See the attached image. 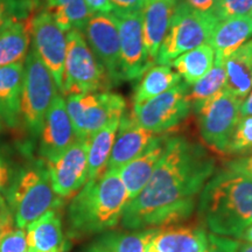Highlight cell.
Returning a JSON list of instances; mask_svg holds the SVG:
<instances>
[{
	"label": "cell",
	"instance_id": "obj_1",
	"mask_svg": "<svg viewBox=\"0 0 252 252\" xmlns=\"http://www.w3.org/2000/svg\"><path fill=\"white\" fill-rule=\"evenodd\" d=\"M214 172L215 160L201 145L185 137H168L149 182L126 204L122 226L158 228L187 220Z\"/></svg>",
	"mask_w": 252,
	"mask_h": 252
},
{
	"label": "cell",
	"instance_id": "obj_2",
	"mask_svg": "<svg viewBox=\"0 0 252 252\" xmlns=\"http://www.w3.org/2000/svg\"><path fill=\"white\" fill-rule=\"evenodd\" d=\"M197 214L214 235L239 238L252 224V179L226 167L214 172L197 198Z\"/></svg>",
	"mask_w": 252,
	"mask_h": 252
},
{
	"label": "cell",
	"instance_id": "obj_3",
	"mask_svg": "<svg viewBox=\"0 0 252 252\" xmlns=\"http://www.w3.org/2000/svg\"><path fill=\"white\" fill-rule=\"evenodd\" d=\"M128 195L118 171L88 180L68 207V234L74 238L102 234L122 219Z\"/></svg>",
	"mask_w": 252,
	"mask_h": 252
},
{
	"label": "cell",
	"instance_id": "obj_4",
	"mask_svg": "<svg viewBox=\"0 0 252 252\" xmlns=\"http://www.w3.org/2000/svg\"><path fill=\"white\" fill-rule=\"evenodd\" d=\"M6 198L13 214L14 226L21 229L62 204V198L52 187L48 168L42 159L18 171Z\"/></svg>",
	"mask_w": 252,
	"mask_h": 252
},
{
	"label": "cell",
	"instance_id": "obj_5",
	"mask_svg": "<svg viewBox=\"0 0 252 252\" xmlns=\"http://www.w3.org/2000/svg\"><path fill=\"white\" fill-rule=\"evenodd\" d=\"M219 23L212 12H200L178 1L156 63L168 65L184 53L208 43Z\"/></svg>",
	"mask_w": 252,
	"mask_h": 252
},
{
	"label": "cell",
	"instance_id": "obj_6",
	"mask_svg": "<svg viewBox=\"0 0 252 252\" xmlns=\"http://www.w3.org/2000/svg\"><path fill=\"white\" fill-rule=\"evenodd\" d=\"M58 94L52 74L31 48L24 63L21 123L32 138H39L47 111Z\"/></svg>",
	"mask_w": 252,
	"mask_h": 252
},
{
	"label": "cell",
	"instance_id": "obj_7",
	"mask_svg": "<svg viewBox=\"0 0 252 252\" xmlns=\"http://www.w3.org/2000/svg\"><path fill=\"white\" fill-rule=\"evenodd\" d=\"M111 86L105 69L94 56L83 33L76 30L68 32L67 54L60 93L69 96L105 91Z\"/></svg>",
	"mask_w": 252,
	"mask_h": 252
},
{
	"label": "cell",
	"instance_id": "obj_8",
	"mask_svg": "<svg viewBox=\"0 0 252 252\" xmlns=\"http://www.w3.org/2000/svg\"><path fill=\"white\" fill-rule=\"evenodd\" d=\"M65 105L77 140H89L112 119L121 118L125 112V99L109 91H93L69 94Z\"/></svg>",
	"mask_w": 252,
	"mask_h": 252
},
{
	"label": "cell",
	"instance_id": "obj_9",
	"mask_svg": "<svg viewBox=\"0 0 252 252\" xmlns=\"http://www.w3.org/2000/svg\"><path fill=\"white\" fill-rule=\"evenodd\" d=\"M242 102L222 89L194 110L204 143L219 152L225 153L230 138L241 119Z\"/></svg>",
	"mask_w": 252,
	"mask_h": 252
},
{
	"label": "cell",
	"instance_id": "obj_10",
	"mask_svg": "<svg viewBox=\"0 0 252 252\" xmlns=\"http://www.w3.org/2000/svg\"><path fill=\"white\" fill-rule=\"evenodd\" d=\"M188 88L187 84L181 82L152 99L133 104L132 116L140 126L157 134L171 130L180 124L190 111Z\"/></svg>",
	"mask_w": 252,
	"mask_h": 252
},
{
	"label": "cell",
	"instance_id": "obj_11",
	"mask_svg": "<svg viewBox=\"0 0 252 252\" xmlns=\"http://www.w3.org/2000/svg\"><path fill=\"white\" fill-rule=\"evenodd\" d=\"M31 37L32 48L52 74L56 87L61 91L67 54V34L43 9L31 18Z\"/></svg>",
	"mask_w": 252,
	"mask_h": 252
},
{
	"label": "cell",
	"instance_id": "obj_12",
	"mask_svg": "<svg viewBox=\"0 0 252 252\" xmlns=\"http://www.w3.org/2000/svg\"><path fill=\"white\" fill-rule=\"evenodd\" d=\"M82 33L94 56L105 69L111 84H118L124 81L118 26L113 14H93Z\"/></svg>",
	"mask_w": 252,
	"mask_h": 252
},
{
	"label": "cell",
	"instance_id": "obj_13",
	"mask_svg": "<svg viewBox=\"0 0 252 252\" xmlns=\"http://www.w3.org/2000/svg\"><path fill=\"white\" fill-rule=\"evenodd\" d=\"M111 13L118 26L123 78L137 80L153 64L145 49L141 11H112Z\"/></svg>",
	"mask_w": 252,
	"mask_h": 252
},
{
	"label": "cell",
	"instance_id": "obj_14",
	"mask_svg": "<svg viewBox=\"0 0 252 252\" xmlns=\"http://www.w3.org/2000/svg\"><path fill=\"white\" fill-rule=\"evenodd\" d=\"M45 162L55 194L61 198L70 196L88 181V140H76Z\"/></svg>",
	"mask_w": 252,
	"mask_h": 252
},
{
	"label": "cell",
	"instance_id": "obj_15",
	"mask_svg": "<svg viewBox=\"0 0 252 252\" xmlns=\"http://www.w3.org/2000/svg\"><path fill=\"white\" fill-rule=\"evenodd\" d=\"M39 138V154L43 161L58 157L77 140L61 94H56L50 104Z\"/></svg>",
	"mask_w": 252,
	"mask_h": 252
},
{
	"label": "cell",
	"instance_id": "obj_16",
	"mask_svg": "<svg viewBox=\"0 0 252 252\" xmlns=\"http://www.w3.org/2000/svg\"><path fill=\"white\" fill-rule=\"evenodd\" d=\"M157 133L138 124L132 113L122 116L106 171H119L122 167L144 152Z\"/></svg>",
	"mask_w": 252,
	"mask_h": 252
},
{
	"label": "cell",
	"instance_id": "obj_17",
	"mask_svg": "<svg viewBox=\"0 0 252 252\" xmlns=\"http://www.w3.org/2000/svg\"><path fill=\"white\" fill-rule=\"evenodd\" d=\"M167 139H168L167 134L161 133L157 135L143 153L118 171L127 191L128 201L137 196L149 182L158 162L165 153Z\"/></svg>",
	"mask_w": 252,
	"mask_h": 252
},
{
	"label": "cell",
	"instance_id": "obj_18",
	"mask_svg": "<svg viewBox=\"0 0 252 252\" xmlns=\"http://www.w3.org/2000/svg\"><path fill=\"white\" fill-rule=\"evenodd\" d=\"M176 5L178 0H146L141 9L145 49L152 63H156Z\"/></svg>",
	"mask_w": 252,
	"mask_h": 252
},
{
	"label": "cell",
	"instance_id": "obj_19",
	"mask_svg": "<svg viewBox=\"0 0 252 252\" xmlns=\"http://www.w3.org/2000/svg\"><path fill=\"white\" fill-rule=\"evenodd\" d=\"M23 82L24 64L0 67V118L8 128H17L21 123Z\"/></svg>",
	"mask_w": 252,
	"mask_h": 252
},
{
	"label": "cell",
	"instance_id": "obj_20",
	"mask_svg": "<svg viewBox=\"0 0 252 252\" xmlns=\"http://www.w3.org/2000/svg\"><path fill=\"white\" fill-rule=\"evenodd\" d=\"M31 42V19H9L0 30V67L24 64Z\"/></svg>",
	"mask_w": 252,
	"mask_h": 252
},
{
	"label": "cell",
	"instance_id": "obj_21",
	"mask_svg": "<svg viewBox=\"0 0 252 252\" xmlns=\"http://www.w3.org/2000/svg\"><path fill=\"white\" fill-rule=\"evenodd\" d=\"M27 252H63L65 247L62 220L53 209L26 228Z\"/></svg>",
	"mask_w": 252,
	"mask_h": 252
},
{
	"label": "cell",
	"instance_id": "obj_22",
	"mask_svg": "<svg viewBox=\"0 0 252 252\" xmlns=\"http://www.w3.org/2000/svg\"><path fill=\"white\" fill-rule=\"evenodd\" d=\"M252 36V17L250 14L219 21L214 28L209 45L215 52V59L224 60Z\"/></svg>",
	"mask_w": 252,
	"mask_h": 252
},
{
	"label": "cell",
	"instance_id": "obj_23",
	"mask_svg": "<svg viewBox=\"0 0 252 252\" xmlns=\"http://www.w3.org/2000/svg\"><path fill=\"white\" fill-rule=\"evenodd\" d=\"M160 231V228L138 229L133 231L102 232L88 247L91 252H146L149 244Z\"/></svg>",
	"mask_w": 252,
	"mask_h": 252
},
{
	"label": "cell",
	"instance_id": "obj_24",
	"mask_svg": "<svg viewBox=\"0 0 252 252\" xmlns=\"http://www.w3.org/2000/svg\"><path fill=\"white\" fill-rule=\"evenodd\" d=\"M226 81L224 89L243 100L252 89V39L224 60Z\"/></svg>",
	"mask_w": 252,
	"mask_h": 252
},
{
	"label": "cell",
	"instance_id": "obj_25",
	"mask_svg": "<svg viewBox=\"0 0 252 252\" xmlns=\"http://www.w3.org/2000/svg\"><path fill=\"white\" fill-rule=\"evenodd\" d=\"M158 252H206L208 235L201 226L160 229L152 241Z\"/></svg>",
	"mask_w": 252,
	"mask_h": 252
},
{
	"label": "cell",
	"instance_id": "obj_26",
	"mask_svg": "<svg viewBox=\"0 0 252 252\" xmlns=\"http://www.w3.org/2000/svg\"><path fill=\"white\" fill-rule=\"evenodd\" d=\"M121 118L112 119L88 140V180L98 178L106 171Z\"/></svg>",
	"mask_w": 252,
	"mask_h": 252
},
{
	"label": "cell",
	"instance_id": "obj_27",
	"mask_svg": "<svg viewBox=\"0 0 252 252\" xmlns=\"http://www.w3.org/2000/svg\"><path fill=\"white\" fill-rule=\"evenodd\" d=\"M214 62L215 52L208 43H204L178 56L171 64L184 78L185 83L191 87L212 70Z\"/></svg>",
	"mask_w": 252,
	"mask_h": 252
},
{
	"label": "cell",
	"instance_id": "obj_28",
	"mask_svg": "<svg viewBox=\"0 0 252 252\" xmlns=\"http://www.w3.org/2000/svg\"><path fill=\"white\" fill-rule=\"evenodd\" d=\"M181 83V76L169 65H152L144 72L135 88L133 102L141 104L159 96Z\"/></svg>",
	"mask_w": 252,
	"mask_h": 252
},
{
	"label": "cell",
	"instance_id": "obj_29",
	"mask_svg": "<svg viewBox=\"0 0 252 252\" xmlns=\"http://www.w3.org/2000/svg\"><path fill=\"white\" fill-rule=\"evenodd\" d=\"M46 11L65 33L72 30L83 32L93 13L84 0H45Z\"/></svg>",
	"mask_w": 252,
	"mask_h": 252
},
{
	"label": "cell",
	"instance_id": "obj_30",
	"mask_svg": "<svg viewBox=\"0 0 252 252\" xmlns=\"http://www.w3.org/2000/svg\"><path fill=\"white\" fill-rule=\"evenodd\" d=\"M226 81V74L224 68V61L220 59H215L214 65L206 76L197 81L194 86L189 87L187 97L190 106L194 110L215 96L217 93L224 89Z\"/></svg>",
	"mask_w": 252,
	"mask_h": 252
},
{
	"label": "cell",
	"instance_id": "obj_31",
	"mask_svg": "<svg viewBox=\"0 0 252 252\" xmlns=\"http://www.w3.org/2000/svg\"><path fill=\"white\" fill-rule=\"evenodd\" d=\"M252 152V116L241 117L230 138L225 154L244 156Z\"/></svg>",
	"mask_w": 252,
	"mask_h": 252
},
{
	"label": "cell",
	"instance_id": "obj_32",
	"mask_svg": "<svg viewBox=\"0 0 252 252\" xmlns=\"http://www.w3.org/2000/svg\"><path fill=\"white\" fill-rule=\"evenodd\" d=\"M251 8L252 0H216L212 13L222 21L250 14Z\"/></svg>",
	"mask_w": 252,
	"mask_h": 252
},
{
	"label": "cell",
	"instance_id": "obj_33",
	"mask_svg": "<svg viewBox=\"0 0 252 252\" xmlns=\"http://www.w3.org/2000/svg\"><path fill=\"white\" fill-rule=\"evenodd\" d=\"M26 229L11 226L0 232V252H27Z\"/></svg>",
	"mask_w": 252,
	"mask_h": 252
},
{
	"label": "cell",
	"instance_id": "obj_34",
	"mask_svg": "<svg viewBox=\"0 0 252 252\" xmlns=\"http://www.w3.org/2000/svg\"><path fill=\"white\" fill-rule=\"evenodd\" d=\"M30 0H0V30L11 18H30Z\"/></svg>",
	"mask_w": 252,
	"mask_h": 252
},
{
	"label": "cell",
	"instance_id": "obj_35",
	"mask_svg": "<svg viewBox=\"0 0 252 252\" xmlns=\"http://www.w3.org/2000/svg\"><path fill=\"white\" fill-rule=\"evenodd\" d=\"M18 171L8 157L0 150V194L7 196Z\"/></svg>",
	"mask_w": 252,
	"mask_h": 252
},
{
	"label": "cell",
	"instance_id": "obj_36",
	"mask_svg": "<svg viewBox=\"0 0 252 252\" xmlns=\"http://www.w3.org/2000/svg\"><path fill=\"white\" fill-rule=\"evenodd\" d=\"M239 243L236 239L223 236L208 235V247L206 252H238Z\"/></svg>",
	"mask_w": 252,
	"mask_h": 252
},
{
	"label": "cell",
	"instance_id": "obj_37",
	"mask_svg": "<svg viewBox=\"0 0 252 252\" xmlns=\"http://www.w3.org/2000/svg\"><path fill=\"white\" fill-rule=\"evenodd\" d=\"M225 167L252 179V153L239 156L236 159L230 160L225 163Z\"/></svg>",
	"mask_w": 252,
	"mask_h": 252
},
{
	"label": "cell",
	"instance_id": "obj_38",
	"mask_svg": "<svg viewBox=\"0 0 252 252\" xmlns=\"http://www.w3.org/2000/svg\"><path fill=\"white\" fill-rule=\"evenodd\" d=\"M14 226L13 214L5 195L0 194V232Z\"/></svg>",
	"mask_w": 252,
	"mask_h": 252
},
{
	"label": "cell",
	"instance_id": "obj_39",
	"mask_svg": "<svg viewBox=\"0 0 252 252\" xmlns=\"http://www.w3.org/2000/svg\"><path fill=\"white\" fill-rule=\"evenodd\" d=\"M113 11L133 12L141 11L146 4V0H110Z\"/></svg>",
	"mask_w": 252,
	"mask_h": 252
},
{
	"label": "cell",
	"instance_id": "obj_40",
	"mask_svg": "<svg viewBox=\"0 0 252 252\" xmlns=\"http://www.w3.org/2000/svg\"><path fill=\"white\" fill-rule=\"evenodd\" d=\"M93 14L111 13L113 7L110 0H84Z\"/></svg>",
	"mask_w": 252,
	"mask_h": 252
},
{
	"label": "cell",
	"instance_id": "obj_41",
	"mask_svg": "<svg viewBox=\"0 0 252 252\" xmlns=\"http://www.w3.org/2000/svg\"><path fill=\"white\" fill-rule=\"evenodd\" d=\"M189 7L200 12H212L216 0H179Z\"/></svg>",
	"mask_w": 252,
	"mask_h": 252
},
{
	"label": "cell",
	"instance_id": "obj_42",
	"mask_svg": "<svg viewBox=\"0 0 252 252\" xmlns=\"http://www.w3.org/2000/svg\"><path fill=\"white\" fill-rule=\"evenodd\" d=\"M248 116H252V89L241 105V117H248Z\"/></svg>",
	"mask_w": 252,
	"mask_h": 252
},
{
	"label": "cell",
	"instance_id": "obj_43",
	"mask_svg": "<svg viewBox=\"0 0 252 252\" xmlns=\"http://www.w3.org/2000/svg\"><path fill=\"white\" fill-rule=\"evenodd\" d=\"M239 238L244 239V241L249 242V243H252V224L249 226L247 230H245V231L241 235V237H239Z\"/></svg>",
	"mask_w": 252,
	"mask_h": 252
},
{
	"label": "cell",
	"instance_id": "obj_44",
	"mask_svg": "<svg viewBox=\"0 0 252 252\" xmlns=\"http://www.w3.org/2000/svg\"><path fill=\"white\" fill-rule=\"evenodd\" d=\"M238 252H252V243H245L243 245H239Z\"/></svg>",
	"mask_w": 252,
	"mask_h": 252
},
{
	"label": "cell",
	"instance_id": "obj_45",
	"mask_svg": "<svg viewBox=\"0 0 252 252\" xmlns=\"http://www.w3.org/2000/svg\"><path fill=\"white\" fill-rule=\"evenodd\" d=\"M4 127H5L4 123H2V121H1V118H0V133H1V132H2V131H4Z\"/></svg>",
	"mask_w": 252,
	"mask_h": 252
},
{
	"label": "cell",
	"instance_id": "obj_46",
	"mask_svg": "<svg viewBox=\"0 0 252 252\" xmlns=\"http://www.w3.org/2000/svg\"><path fill=\"white\" fill-rule=\"evenodd\" d=\"M250 15L252 17V8H251V12H250Z\"/></svg>",
	"mask_w": 252,
	"mask_h": 252
},
{
	"label": "cell",
	"instance_id": "obj_47",
	"mask_svg": "<svg viewBox=\"0 0 252 252\" xmlns=\"http://www.w3.org/2000/svg\"><path fill=\"white\" fill-rule=\"evenodd\" d=\"M84 252H91V251H89V250H86Z\"/></svg>",
	"mask_w": 252,
	"mask_h": 252
},
{
	"label": "cell",
	"instance_id": "obj_48",
	"mask_svg": "<svg viewBox=\"0 0 252 252\" xmlns=\"http://www.w3.org/2000/svg\"><path fill=\"white\" fill-rule=\"evenodd\" d=\"M178 1H179V0H178Z\"/></svg>",
	"mask_w": 252,
	"mask_h": 252
}]
</instances>
